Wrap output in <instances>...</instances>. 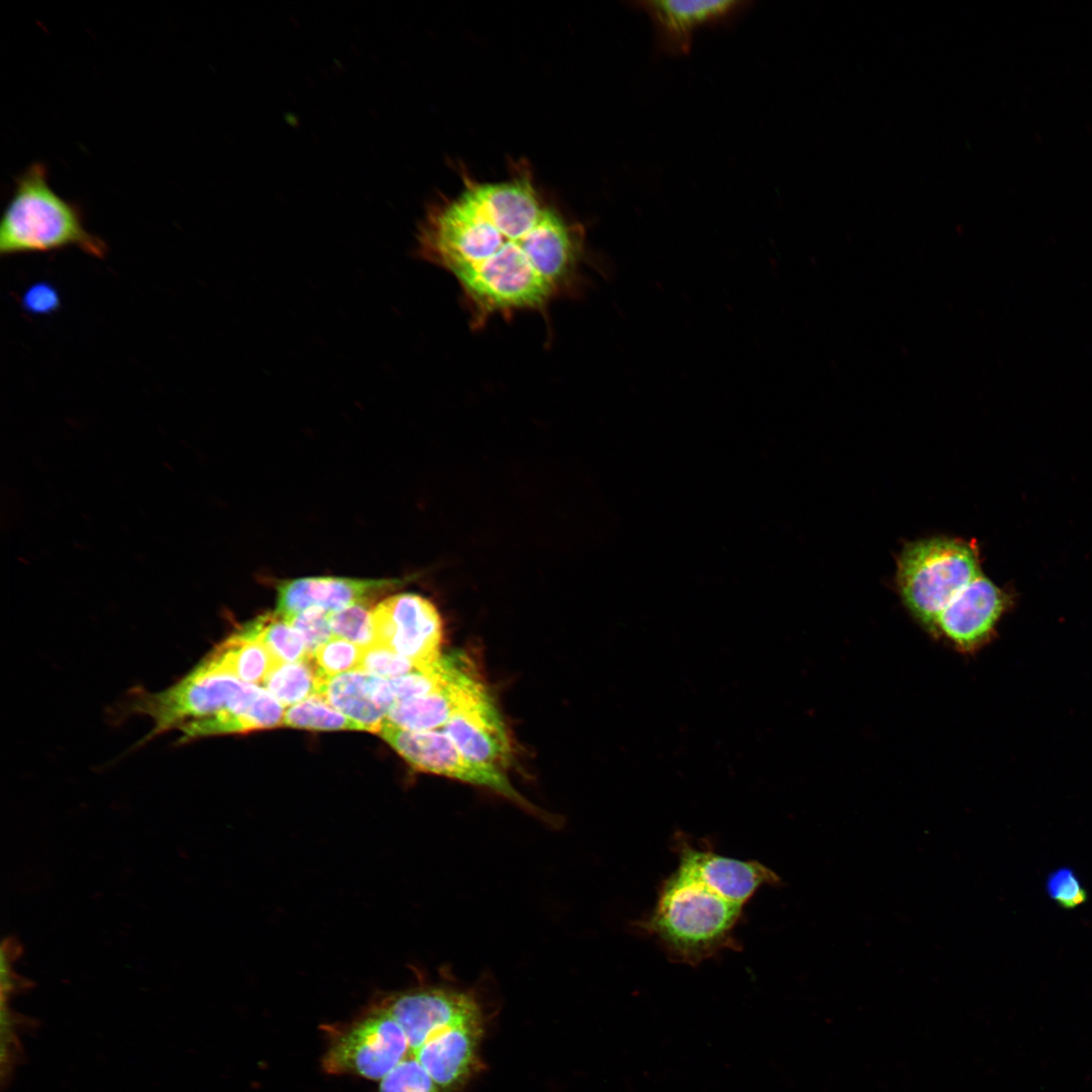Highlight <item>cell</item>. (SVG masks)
<instances>
[{
    "label": "cell",
    "instance_id": "cell-1",
    "mask_svg": "<svg viewBox=\"0 0 1092 1092\" xmlns=\"http://www.w3.org/2000/svg\"><path fill=\"white\" fill-rule=\"evenodd\" d=\"M579 235L538 192L531 170L481 182L429 206L417 254L450 273L478 317L542 307L566 283Z\"/></svg>",
    "mask_w": 1092,
    "mask_h": 1092
},
{
    "label": "cell",
    "instance_id": "cell-2",
    "mask_svg": "<svg viewBox=\"0 0 1092 1092\" xmlns=\"http://www.w3.org/2000/svg\"><path fill=\"white\" fill-rule=\"evenodd\" d=\"M134 710L154 721V732L179 730L186 739L274 728L284 708L268 691L244 682L206 658L174 686L140 695Z\"/></svg>",
    "mask_w": 1092,
    "mask_h": 1092
},
{
    "label": "cell",
    "instance_id": "cell-3",
    "mask_svg": "<svg viewBox=\"0 0 1092 1092\" xmlns=\"http://www.w3.org/2000/svg\"><path fill=\"white\" fill-rule=\"evenodd\" d=\"M742 909L677 867L661 884L653 910L637 926L671 960L695 966L737 946L733 930Z\"/></svg>",
    "mask_w": 1092,
    "mask_h": 1092
},
{
    "label": "cell",
    "instance_id": "cell-4",
    "mask_svg": "<svg viewBox=\"0 0 1092 1092\" xmlns=\"http://www.w3.org/2000/svg\"><path fill=\"white\" fill-rule=\"evenodd\" d=\"M69 247L100 259L108 250L102 239L86 229L80 206L52 188L47 166L32 163L14 179L0 224V254L10 256Z\"/></svg>",
    "mask_w": 1092,
    "mask_h": 1092
},
{
    "label": "cell",
    "instance_id": "cell-5",
    "mask_svg": "<svg viewBox=\"0 0 1092 1092\" xmlns=\"http://www.w3.org/2000/svg\"><path fill=\"white\" fill-rule=\"evenodd\" d=\"M981 574L969 542L934 537L909 543L897 563V585L906 609L931 635L951 599Z\"/></svg>",
    "mask_w": 1092,
    "mask_h": 1092
},
{
    "label": "cell",
    "instance_id": "cell-6",
    "mask_svg": "<svg viewBox=\"0 0 1092 1092\" xmlns=\"http://www.w3.org/2000/svg\"><path fill=\"white\" fill-rule=\"evenodd\" d=\"M379 733L416 769L490 789L541 815L512 786L502 769L471 760L444 732L405 730L384 722Z\"/></svg>",
    "mask_w": 1092,
    "mask_h": 1092
},
{
    "label": "cell",
    "instance_id": "cell-7",
    "mask_svg": "<svg viewBox=\"0 0 1092 1092\" xmlns=\"http://www.w3.org/2000/svg\"><path fill=\"white\" fill-rule=\"evenodd\" d=\"M375 643L407 658L418 668L436 662L441 653L443 621L435 604L416 593H398L372 609Z\"/></svg>",
    "mask_w": 1092,
    "mask_h": 1092
},
{
    "label": "cell",
    "instance_id": "cell-8",
    "mask_svg": "<svg viewBox=\"0 0 1092 1092\" xmlns=\"http://www.w3.org/2000/svg\"><path fill=\"white\" fill-rule=\"evenodd\" d=\"M410 1053L400 1025L382 1008L360 1020L332 1043L324 1057L330 1074L383 1079Z\"/></svg>",
    "mask_w": 1092,
    "mask_h": 1092
},
{
    "label": "cell",
    "instance_id": "cell-9",
    "mask_svg": "<svg viewBox=\"0 0 1092 1092\" xmlns=\"http://www.w3.org/2000/svg\"><path fill=\"white\" fill-rule=\"evenodd\" d=\"M380 1008L403 1029L410 1052L449 1026L481 1020L478 1002L468 992L449 987H426L394 995Z\"/></svg>",
    "mask_w": 1092,
    "mask_h": 1092
},
{
    "label": "cell",
    "instance_id": "cell-10",
    "mask_svg": "<svg viewBox=\"0 0 1092 1092\" xmlns=\"http://www.w3.org/2000/svg\"><path fill=\"white\" fill-rule=\"evenodd\" d=\"M1008 606V596L981 573L946 605L933 636L944 639L962 653L975 652L994 636Z\"/></svg>",
    "mask_w": 1092,
    "mask_h": 1092
},
{
    "label": "cell",
    "instance_id": "cell-11",
    "mask_svg": "<svg viewBox=\"0 0 1092 1092\" xmlns=\"http://www.w3.org/2000/svg\"><path fill=\"white\" fill-rule=\"evenodd\" d=\"M635 4L651 19L657 48L672 56H682L690 52L698 29L728 23L751 3L741 0H646Z\"/></svg>",
    "mask_w": 1092,
    "mask_h": 1092
},
{
    "label": "cell",
    "instance_id": "cell-12",
    "mask_svg": "<svg viewBox=\"0 0 1092 1092\" xmlns=\"http://www.w3.org/2000/svg\"><path fill=\"white\" fill-rule=\"evenodd\" d=\"M442 732L473 761L502 770L510 763V737L503 717L485 687L456 710L442 727Z\"/></svg>",
    "mask_w": 1092,
    "mask_h": 1092
},
{
    "label": "cell",
    "instance_id": "cell-13",
    "mask_svg": "<svg viewBox=\"0 0 1092 1092\" xmlns=\"http://www.w3.org/2000/svg\"><path fill=\"white\" fill-rule=\"evenodd\" d=\"M452 654L446 681L430 694L395 702L384 722L412 731L437 730L471 696L485 687L464 652L453 650Z\"/></svg>",
    "mask_w": 1092,
    "mask_h": 1092
},
{
    "label": "cell",
    "instance_id": "cell-14",
    "mask_svg": "<svg viewBox=\"0 0 1092 1092\" xmlns=\"http://www.w3.org/2000/svg\"><path fill=\"white\" fill-rule=\"evenodd\" d=\"M402 583L399 579L311 576L282 581L277 587V610L287 618L308 609L334 613L374 599Z\"/></svg>",
    "mask_w": 1092,
    "mask_h": 1092
},
{
    "label": "cell",
    "instance_id": "cell-15",
    "mask_svg": "<svg viewBox=\"0 0 1092 1092\" xmlns=\"http://www.w3.org/2000/svg\"><path fill=\"white\" fill-rule=\"evenodd\" d=\"M678 864L724 899L744 906L764 885H778L780 877L755 860L723 856L712 849L695 847L678 838Z\"/></svg>",
    "mask_w": 1092,
    "mask_h": 1092
},
{
    "label": "cell",
    "instance_id": "cell-16",
    "mask_svg": "<svg viewBox=\"0 0 1092 1092\" xmlns=\"http://www.w3.org/2000/svg\"><path fill=\"white\" fill-rule=\"evenodd\" d=\"M321 698L336 710L362 725L366 731L379 733L395 704L388 679L354 670L335 675L326 682Z\"/></svg>",
    "mask_w": 1092,
    "mask_h": 1092
},
{
    "label": "cell",
    "instance_id": "cell-17",
    "mask_svg": "<svg viewBox=\"0 0 1092 1092\" xmlns=\"http://www.w3.org/2000/svg\"><path fill=\"white\" fill-rule=\"evenodd\" d=\"M481 1034V1020L444 1028L411 1053L440 1090H450L469 1075Z\"/></svg>",
    "mask_w": 1092,
    "mask_h": 1092
},
{
    "label": "cell",
    "instance_id": "cell-18",
    "mask_svg": "<svg viewBox=\"0 0 1092 1092\" xmlns=\"http://www.w3.org/2000/svg\"><path fill=\"white\" fill-rule=\"evenodd\" d=\"M205 658L221 670L251 685L263 684L269 672L281 664L245 626L217 645Z\"/></svg>",
    "mask_w": 1092,
    "mask_h": 1092
},
{
    "label": "cell",
    "instance_id": "cell-19",
    "mask_svg": "<svg viewBox=\"0 0 1092 1092\" xmlns=\"http://www.w3.org/2000/svg\"><path fill=\"white\" fill-rule=\"evenodd\" d=\"M328 679L308 656L276 666L262 685L282 705L292 706L312 697L321 698Z\"/></svg>",
    "mask_w": 1092,
    "mask_h": 1092
},
{
    "label": "cell",
    "instance_id": "cell-20",
    "mask_svg": "<svg viewBox=\"0 0 1092 1092\" xmlns=\"http://www.w3.org/2000/svg\"><path fill=\"white\" fill-rule=\"evenodd\" d=\"M244 626L281 664L301 661L309 656L301 634L277 612L260 616Z\"/></svg>",
    "mask_w": 1092,
    "mask_h": 1092
},
{
    "label": "cell",
    "instance_id": "cell-21",
    "mask_svg": "<svg viewBox=\"0 0 1092 1092\" xmlns=\"http://www.w3.org/2000/svg\"><path fill=\"white\" fill-rule=\"evenodd\" d=\"M283 725L314 730H365L320 697L290 706L285 711Z\"/></svg>",
    "mask_w": 1092,
    "mask_h": 1092
},
{
    "label": "cell",
    "instance_id": "cell-22",
    "mask_svg": "<svg viewBox=\"0 0 1092 1092\" xmlns=\"http://www.w3.org/2000/svg\"><path fill=\"white\" fill-rule=\"evenodd\" d=\"M370 603L350 606L330 613V624L334 636L353 642L362 648L375 643L372 607Z\"/></svg>",
    "mask_w": 1092,
    "mask_h": 1092
},
{
    "label": "cell",
    "instance_id": "cell-23",
    "mask_svg": "<svg viewBox=\"0 0 1092 1092\" xmlns=\"http://www.w3.org/2000/svg\"><path fill=\"white\" fill-rule=\"evenodd\" d=\"M363 648L346 639L334 636L320 646L310 656L320 671L327 677L359 670Z\"/></svg>",
    "mask_w": 1092,
    "mask_h": 1092
},
{
    "label": "cell",
    "instance_id": "cell-24",
    "mask_svg": "<svg viewBox=\"0 0 1092 1092\" xmlns=\"http://www.w3.org/2000/svg\"><path fill=\"white\" fill-rule=\"evenodd\" d=\"M440 1089L417 1061L408 1055L383 1079L379 1092H439Z\"/></svg>",
    "mask_w": 1092,
    "mask_h": 1092
},
{
    "label": "cell",
    "instance_id": "cell-25",
    "mask_svg": "<svg viewBox=\"0 0 1092 1092\" xmlns=\"http://www.w3.org/2000/svg\"><path fill=\"white\" fill-rule=\"evenodd\" d=\"M1044 887L1051 900L1065 910L1082 906L1088 900L1087 890L1075 871L1069 867H1061L1051 872Z\"/></svg>",
    "mask_w": 1092,
    "mask_h": 1092
},
{
    "label": "cell",
    "instance_id": "cell-26",
    "mask_svg": "<svg viewBox=\"0 0 1092 1092\" xmlns=\"http://www.w3.org/2000/svg\"><path fill=\"white\" fill-rule=\"evenodd\" d=\"M419 669L411 660L379 644L363 648L360 669L385 679H392Z\"/></svg>",
    "mask_w": 1092,
    "mask_h": 1092
},
{
    "label": "cell",
    "instance_id": "cell-27",
    "mask_svg": "<svg viewBox=\"0 0 1092 1092\" xmlns=\"http://www.w3.org/2000/svg\"><path fill=\"white\" fill-rule=\"evenodd\" d=\"M329 615L330 613L321 609H308L294 616L284 617L301 634L309 656L334 637Z\"/></svg>",
    "mask_w": 1092,
    "mask_h": 1092
},
{
    "label": "cell",
    "instance_id": "cell-28",
    "mask_svg": "<svg viewBox=\"0 0 1092 1092\" xmlns=\"http://www.w3.org/2000/svg\"><path fill=\"white\" fill-rule=\"evenodd\" d=\"M23 310L32 315H48L61 307V297L57 288L50 282L31 284L21 297Z\"/></svg>",
    "mask_w": 1092,
    "mask_h": 1092
},
{
    "label": "cell",
    "instance_id": "cell-29",
    "mask_svg": "<svg viewBox=\"0 0 1092 1092\" xmlns=\"http://www.w3.org/2000/svg\"><path fill=\"white\" fill-rule=\"evenodd\" d=\"M11 952L6 945L0 951L1 996L6 997L17 988V979L11 968Z\"/></svg>",
    "mask_w": 1092,
    "mask_h": 1092
}]
</instances>
